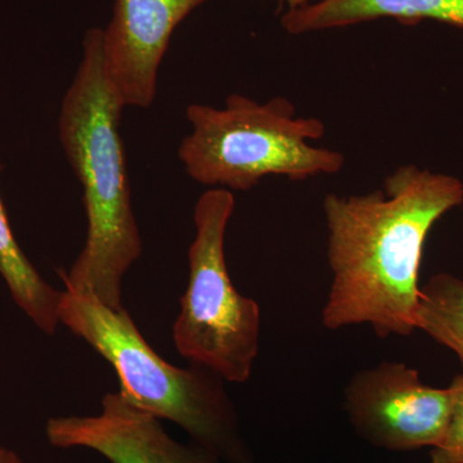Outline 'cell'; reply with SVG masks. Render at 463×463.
Listing matches in <instances>:
<instances>
[{
  "mask_svg": "<svg viewBox=\"0 0 463 463\" xmlns=\"http://www.w3.org/2000/svg\"><path fill=\"white\" fill-rule=\"evenodd\" d=\"M383 18L408 25L438 21L463 29V0H319L288 9L281 24L288 33L301 35Z\"/></svg>",
  "mask_w": 463,
  "mask_h": 463,
  "instance_id": "9c48e42d",
  "label": "cell"
},
{
  "mask_svg": "<svg viewBox=\"0 0 463 463\" xmlns=\"http://www.w3.org/2000/svg\"><path fill=\"white\" fill-rule=\"evenodd\" d=\"M51 446L85 448L109 463H219L199 444H183L167 434L161 420L130 403L123 392H109L99 413L52 417L45 425Z\"/></svg>",
  "mask_w": 463,
  "mask_h": 463,
  "instance_id": "52a82bcc",
  "label": "cell"
},
{
  "mask_svg": "<svg viewBox=\"0 0 463 463\" xmlns=\"http://www.w3.org/2000/svg\"><path fill=\"white\" fill-rule=\"evenodd\" d=\"M236 207L233 194L209 188L194 205L190 277L173 326L176 350L224 383H245L260 346L261 313L231 281L224 242Z\"/></svg>",
  "mask_w": 463,
  "mask_h": 463,
  "instance_id": "5b68a950",
  "label": "cell"
},
{
  "mask_svg": "<svg viewBox=\"0 0 463 463\" xmlns=\"http://www.w3.org/2000/svg\"><path fill=\"white\" fill-rule=\"evenodd\" d=\"M448 390L449 420L440 444L432 448L431 463H463V373L457 374Z\"/></svg>",
  "mask_w": 463,
  "mask_h": 463,
  "instance_id": "7c38bea8",
  "label": "cell"
},
{
  "mask_svg": "<svg viewBox=\"0 0 463 463\" xmlns=\"http://www.w3.org/2000/svg\"><path fill=\"white\" fill-rule=\"evenodd\" d=\"M0 463H24V461L14 450L0 447Z\"/></svg>",
  "mask_w": 463,
  "mask_h": 463,
  "instance_id": "4fadbf2b",
  "label": "cell"
},
{
  "mask_svg": "<svg viewBox=\"0 0 463 463\" xmlns=\"http://www.w3.org/2000/svg\"><path fill=\"white\" fill-rule=\"evenodd\" d=\"M2 172V163H0ZM0 276L7 283L14 303L45 335H54L60 319L61 291L39 274L24 254L9 225L0 197Z\"/></svg>",
  "mask_w": 463,
  "mask_h": 463,
  "instance_id": "30bf717a",
  "label": "cell"
},
{
  "mask_svg": "<svg viewBox=\"0 0 463 463\" xmlns=\"http://www.w3.org/2000/svg\"><path fill=\"white\" fill-rule=\"evenodd\" d=\"M344 410L356 435L392 452L438 447L450 413L449 390L423 383L402 362L358 371L344 390Z\"/></svg>",
  "mask_w": 463,
  "mask_h": 463,
  "instance_id": "8992f818",
  "label": "cell"
},
{
  "mask_svg": "<svg viewBox=\"0 0 463 463\" xmlns=\"http://www.w3.org/2000/svg\"><path fill=\"white\" fill-rule=\"evenodd\" d=\"M185 115L191 133L178 156L188 175L209 188L249 191L265 176L306 181L335 175L345 165L341 152L315 145L325 136V124L298 118L283 97L258 102L231 94L224 108L194 103Z\"/></svg>",
  "mask_w": 463,
  "mask_h": 463,
  "instance_id": "277c9868",
  "label": "cell"
},
{
  "mask_svg": "<svg viewBox=\"0 0 463 463\" xmlns=\"http://www.w3.org/2000/svg\"><path fill=\"white\" fill-rule=\"evenodd\" d=\"M58 319L112 365L130 403L175 423L222 461L255 463L221 377L200 365L170 364L148 345L125 307L114 309L90 292L63 288Z\"/></svg>",
  "mask_w": 463,
  "mask_h": 463,
  "instance_id": "3957f363",
  "label": "cell"
},
{
  "mask_svg": "<svg viewBox=\"0 0 463 463\" xmlns=\"http://www.w3.org/2000/svg\"><path fill=\"white\" fill-rule=\"evenodd\" d=\"M417 330L452 350L463 367V279L438 273L421 288Z\"/></svg>",
  "mask_w": 463,
  "mask_h": 463,
  "instance_id": "8fae6325",
  "label": "cell"
},
{
  "mask_svg": "<svg viewBox=\"0 0 463 463\" xmlns=\"http://www.w3.org/2000/svg\"><path fill=\"white\" fill-rule=\"evenodd\" d=\"M124 109L106 78L103 30H88L58 118L61 145L83 188L87 241L71 268L58 274L65 288L114 309L124 307L125 276L143 252L120 133Z\"/></svg>",
  "mask_w": 463,
  "mask_h": 463,
  "instance_id": "7a4b0ae2",
  "label": "cell"
},
{
  "mask_svg": "<svg viewBox=\"0 0 463 463\" xmlns=\"http://www.w3.org/2000/svg\"><path fill=\"white\" fill-rule=\"evenodd\" d=\"M206 0H115L103 30V62L109 87L124 108L154 103L161 61L174 30Z\"/></svg>",
  "mask_w": 463,
  "mask_h": 463,
  "instance_id": "ba28073f",
  "label": "cell"
},
{
  "mask_svg": "<svg viewBox=\"0 0 463 463\" xmlns=\"http://www.w3.org/2000/svg\"><path fill=\"white\" fill-rule=\"evenodd\" d=\"M288 5V9L304 7V5H312V3L319 2V0H281Z\"/></svg>",
  "mask_w": 463,
  "mask_h": 463,
  "instance_id": "5bb4252c",
  "label": "cell"
},
{
  "mask_svg": "<svg viewBox=\"0 0 463 463\" xmlns=\"http://www.w3.org/2000/svg\"><path fill=\"white\" fill-rule=\"evenodd\" d=\"M463 203V182L413 164L399 166L383 190L328 194L323 201L332 273L322 325H368L380 339L417 331L420 269L435 224Z\"/></svg>",
  "mask_w": 463,
  "mask_h": 463,
  "instance_id": "6da1fadb",
  "label": "cell"
}]
</instances>
